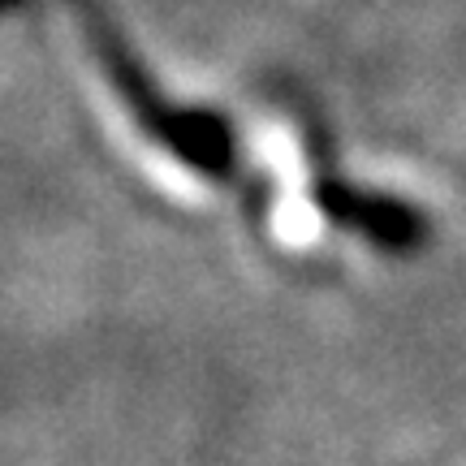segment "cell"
I'll return each instance as SVG.
<instances>
[{
	"label": "cell",
	"instance_id": "2",
	"mask_svg": "<svg viewBox=\"0 0 466 466\" xmlns=\"http://www.w3.org/2000/svg\"><path fill=\"white\" fill-rule=\"evenodd\" d=\"M311 203L337 229L363 238L367 247L384 250V255H415L432 242V217L410 199L398 195H380L367 186L337 177V173H316L311 182Z\"/></svg>",
	"mask_w": 466,
	"mask_h": 466
},
{
	"label": "cell",
	"instance_id": "1",
	"mask_svg": "<svg viewBox=\"0 0 466 466\" xmlns=\"http://www.w3.org/2000/svg\"><path fill=\"white\" fill-rule=\"evenodd\" d=\"M74 5L83 17L86 44L96 52V66L104 69V78L116 91L121 108L130 113V121L147 134V143H156L168 160L186 165L199 177L233 182L238 168H242V156H238V134H233L229 116L217 113V108H203V104L168 100L160 83L151 78V69L121 39L113 17L104 14L96 0H74Z\"/></svg>",
	"mask_w": 466,
	"mask_h": 466
}]
</instances>
